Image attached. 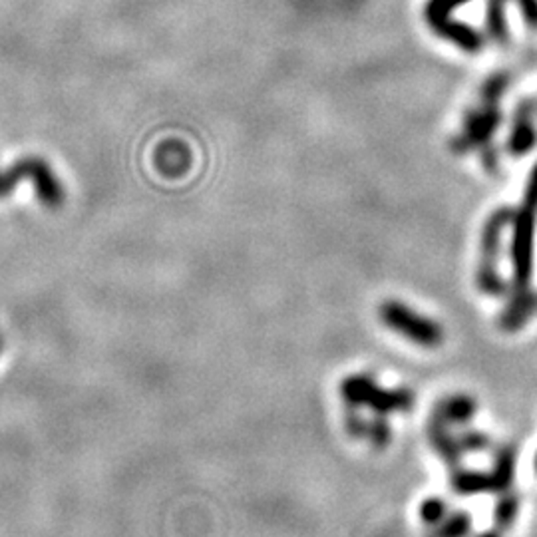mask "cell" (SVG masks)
I'll list each match as a JSON object with an SVG mask.
<instances>
[{"mask_svg":"<svg viewBox=\"0 0 537 537\" xmlns=\"http://www.w3.org/2000/svg\"><path fill=\"white\" fill-rule=\"evenodd\" d=\"M514 70L502 68L487 76L478 92L476 102L464 114L460 130L452 135L450 150L456 156L478 154L490 173L498 172L500 159L494 148L495 132L502 124V100L510 84L514 82Z\"/></svg>","mask_w":537,"mask_h":537,"instance_id":"obj_1","label":"cell"},{"mask_svg":"<svg viewBox=\"0 0 537 537\" xmlns=\"http://www.w3.org/2000/svg\"><path fill=\"white\" fill-rule=\"evenodd\" d=\"M511 267H514V283L511 291L532 288L533 253H535V229H537V164L527 178L522 203L511 219Z\"/></svg>","mask_w":537,"mask_h":537,"instance_id":"obj_2","label":"cell"},{"mask_svg":"<svg viewBox=\"0 0 537 537\" xmlns=\"http://www.w3.org/2000/svg\"><path fill=\"white\" fill-rule=\"evenodd\" d=\"M516 210L500 207L484 223L482 237H479V261L476 271V283L479 291L490 296H502L508 291L506 280L500 275V253L502 235L511 226Z\"/></svg>","mask_w":537,"mask_h":537,"instance_id":"obj_3","label":"cell"},{"mask_svg":"<svg viewBox=\"0 0 537 537\" xmlns=\"http://www.w3.org/2000/svg\"><path fill=\"white\" fill-rule=\"evenodd\" d=\"M466 3H470V0H426V4H424V20H426L428 28L440 38H444L446 42L454 44L464 52L474 54L482 50V35L476 28L468 27L466 22L456 20L452 16L456 8Z\"/></svg>","mask_w":537,"mask_h":537,"instance_id":"obj_4","label":"cell"},{"mask_svg":"<svg viewBox=\"0 0 537 537\" xmlns=\"http://www.w3.org/2000/svg\"><path fill=\"white\" fill-rule=\"evenodd\" d=\"M341 395L347 406L360 408L371 406L376 414H388V412H404L414 404V395L410 390H384L380 388L372 376H349L342 382Z\"/></svg>","mask_w":537,"mask_h":537,"instance_id":"obj_5","label":"cell"},{"mask_svg":"<svg viewBox=\"0 0 537 537\" xmlns=\"http://www.w3.org/2000/svg\"><path fill=\"white\" fill-rule=\"evenodd\" d=\"M380 318L390 331L398 333L424 349H436L444 341V331L434 318L424 317L400 301H387L380 304Z\"/></svg>","mask_w":537,"mask_h":537,"instance_id":"obj_6","label":"cell"},{"mask_svg":"<svg viewBox=\"0 0 537 537\" xmlns=\"http://www.w3.org/2000/svg\"><path fill=\"white\" fill-rule=\"evenodd\" d=\"M24 180L32 181L38 199L44 205L56 207L62 203L64 189L60 181L54 178L50 165H46L42 159H22V162L11 165V170L0 172V197L11 194Z\"/></svg>","mask_w":537,"mask_h":537,"instance_id":"obj_7","label":"cell"},{"mask_svg":"<svg viewBox=\"0 0 537 537\" xmlns=\"http://www.w3.org/2000/svg\"><path fill=\"white\" fill-rule=\"evenodd\" d=\"M537 146V124H535V104L532 100H522L518 104L511 130L508 138V151L514 157H524Z\"/></svg>","mask_w":537,"mask_h":537,"instance_id":"obj_8","label":"cell"},{"mask_svg":"<svg viewBox=\"0 0 537 537\" xmlns=\"http://www.w3.org/2000/svg\"><path fill=\"white\" fill-rule=\"evenodd\" d=\"M537 315V291L525 288V291H511L506 309L502 312L500 323L506 331H519L524 325Z\"/></svg>","mask_w":537,"mask_h":537,"instance_id":"obj_9","label":"cell"},{"mask_svg":"<svg viewBox=\"0 0 537 537\" xmlns=\"http://www.w3.org/2000/svg\"><path fill=\"white\" fill-rule=\"evenodd\" d=\"M510 0H487L486 11V24L492 40L498 46L510 44V27H508V12L506 4Z\"/></svg>","mask_w":537,"mask_h":537,"instance_id":"obj_10","label":"cell"},{"mask_svg":"<svg viewBox=\"0 0 537 537\" xmlns=\"http://www.w3.org/2000/svg\"><path fill=\"white\" fill-rule=\"evenodd\" d=\"M476 414V403L470 396L448 398L442 406H438L436 418L450 424H466Z\"/></svg>","mask_w":537,"mask_h":537,"instance_id":"obj_11","label":"cell"},{"mask_svg":"<svg viewBox=\"0 0 537 537\" xmlns=\"http://www.w3.org/2000/svg\"><path fill=\"white\" fill-rule=\"evenodd\" d=\"M430 440H432V444H434L436 450L440 452V456H444V458L450 464H456L462 458L464 450L460 446V440L450 436V432H448V424L440 418L432 420Z\"/></svg>","mask_w":537,"mask_h":537,"instance_id":"obj_12","label":"cell"},{"mask_svg":"<svg viewBox=\"0 0 537 537\" xmlns=\"http://www.w3.org/2000/svg\"><path fill=\"white\" fill-rule=\"evenodd\" d=\"M516 460H518V454H516L514 446L503 448V450L495 454L494 472L490 476L492 490L494 487H498V490H506V487H510L511 479H514V476H516Z\"/></svg>","mask_w":537,"mask_h":537,"instance_id":"obj_13","label":"cell"},{"mask_svg":"<svg viewBox=\"0 0 537 537\" xmlns=\"http://www.w3.org/2000/svg\"><path fill=\"white\" fill-rule=\"evenodd\" d=\"M452 486L458 494H478L492 490L490 476L482 474V472H472V470H458L452 478Z\"/></svg>","mask_w":537,"mask_h":537,"instance_id":"obj_14","label":"cell"},{"mask_svg":"<svg viewBox=\"0 0 537 537\" xmlns=\"http://www.w3.org/2000/svg\"><path fill=\"white\" fill-rule=\"evenodd\" d=\"M438 530L434 537H468L472 527V518L466 511H458V514H448L442 524L436 525Z\"/></svg>","mask_w":537,"mask_h":537,"instance_id":"obj_15","label":"cell"},{"mask_svg":"<svg viewBox=\"0 0 537 537\" xmlns=\"http://www.w3.org/2000/svg\"><path fill=\"white\" fill-rule=\"evenodd\" d=\"M519 511V498L516 494H510L506 498H502V502L495 506V524L500 527H510L511 524L516 522Z\"/></svg>","mask_w":537,"mask_h":537,"instance_id":"obj_16","label":"cell"},{"mask_svg":"<svg viewBox=\"0 0 537 537\" xmlns=\"http://www.w3.org/2000/svg\"><path fill=\"white\" fill-rule=\"evenodd\" d=\"M364 436L371 440V442L376 446V448H384L388 442H390V436H392V430L388 426L387 418H384L382 414L376 416V418L372 422H366V430H364Z\"/></svg>","mask_w":537,"mask_h":537,"instance_id":"obj_17","label":"cell"},{"mask_svg":"<svg viewBox=\"0 0 537 537\" xmlns=\"http://www.w3.org/2000/svg\"><path fill=\"white\" fill-rule=\"evenodd\" d=\"M420 514H422V519L426 524H430V525H438V524H442L444 522V518L450 514V511H448V506H446V502H442V500H438V498H432V500H426L424 502V506H422V510H420Z\"/></svg>","mask_w":537,"mask_h":537,"instance_id":"obj_18","label":"cell"},{"mask_svg":"<svg viewBox=\"0 0 537 537\" xmlns=\"http://www.w3.org/2000/svg\"><path fill=\"white\" fill-rule=\"evenodd\" d=\"M487 444H490V440H487V436L479 434V432H466V434L460 438L462 450H484Z\"/></svg>","mask_w":537,"mask_h":537,"instance_id":"obj_19","label":"cell"},{"mask_svg":"<svg viewBox=\"0 0 537 537\" xmlns=\"http://www.w3.org/2000/svg\"><path fill=\"white\" fill-rule=\"evenodd\" d=\"M524 20L532 30H537V0H514Z\"/></svg>","mask_w":537,"mask_h":537,"instance_id":"obj_20","label":"cell"},{"mask_svg":"<svg viewBox=\"0 0 537 537\" xmlns=\"http://www.w3.org/2000/svg\"><path fill=\"white\" fill-rule=\"evenodd\" d=\"M479 537H500V535L495 533V532H486V533H482Z\"/></svg>","mask_w":537,"mask_h":537,"instance_id":"obj_21","label":"cell"},{"mask_svg":"<svg viewBox=\"0 0 537 537\" xmlns=\"http://www.w3.org/2000/svg\"><path fill=\"white\" fill-rule=\"evenodd\" d=\"M3 349H4V339H3V334H0V352H3Z\"/></svg>","mask_w":537,"mask_h":537,"instance_id":"obj_22","label":"cell"},{"mask_svg":"<svg viewBox=\"0 0 537 537\" xmlns=\"http://www.w3.org/2000/svg\"><path fill=\"white\" fill-rule=\"evenodd\" d=\"M535 470H537V456H535Z\"/></svg>","mask_w":537,"mask_h":537,"instance_id":"obj_23","label":"cell"}]
</instances>
